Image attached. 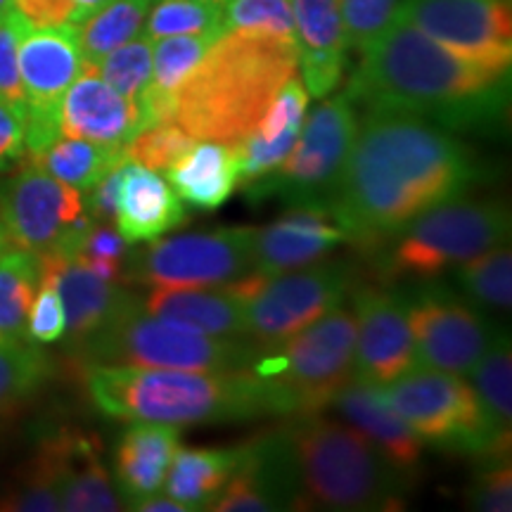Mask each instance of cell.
<instances>
[{"label": "cell", "instance_id": "cell-25", "mask_svg": "<svg viewBox=\"0 0 512 512\" xmlns=\"http://www.w3.org/2000/svg\"><path fill=\"white\" fill-rule=\"evenodd\" d=\"M332 406H337L344 420L358 434H363L382 453L384 460L396 467L401 475H408V472L420 465L425 441L384 401L380 387L349 380L339 389Z\"/></svg>", "mask_w": 512, "mask_h": 512}, {"label": "cell", "instance_id": "cell-4", "mask_svg": "<svg viewBox=\"0 0 512 512\" xmlns=\"http://www.w3.org/2000/svg\"><path fill=\"white\" fill-rule=\"evenodd\" d=\"M88 396L100 413L128 422L188 427L266 415V396L247 366L238 370H171L83 366Z\"/></svg>", "mask_w": 512, "mask_h": 512}, {"label": "cell", "instance_id": "cell-14", "mask_svg": "<svg viewBox=\"0 0 512 512\" xmlns=\"http://www.w3.org/2000/svg\"><path fill=\"white\" fill-rule=\"evenodd\" d=\"M408 325L418 366L460 377L477 368L501 332L475 304L444 287H427L408 297Z\"/></svg>", "mask_w": 512, "mask_h": 512}, {"label": "cell", "instance_id": "cell-17", "mask_svg": "<svg viewBox=\"0 0 512 512\" xmlns=\"http://www.w3.org/2000/svg\"><path fill=\"white\" fill-rule=\"evenodd\" d=\"M351 302L356 316L354 380L384 387L418 368L408 325V297L366 285L351 290Z\"/></svg>", "mask_w": 512, "mask_h": 512}, {"label": "cell", "instance_id": "cell-23", "mask_svg": "<svg viewBox=\"0 0 512 512\" xmlns=\"http://www.w3.org/2000/svg\"><path fill=\"white\" fill-rule=\"evenodd\" d=\"M140 131L138 112L86 62L60 102V136L124 147Z\"/></svg>", "mask_w": 512, "mask_h": 512}, {"label": "cell", "instance_id": "cell-3", "mask_svg": "<svg viewBox=\"0 0 512 512\" xmlns=\"http://www.w3.org/2000/svg\"><path fill=\"white\" fill-rule=\"evenodd\" d=\"M297 72L299 50L292 38L223 31L178 86L174 121L190 138L238 143L259 126Z\"/></svg>", "mask_w": 512, "mask_h": 512}, {"label": "cell", "instance_id": "cell-32", "mask_svg": "<svg viewBox=\"0 0 512 512\" xmlns=\"http://www.w3.org/2000/svg\"><path fill=\"white\" fill-rule=\"evenodd\" d=\"M31 162L46 169L57 181L88 192L98 185L110 171L126 162L124 147L100 145L93 140L60 136L46 150L31 157Z\"/></svg>", "mask_w": 512, "mask_h": 512}, {"label": "cell", "instance_id": "cell-31", "mask_svg": "<svg viewBox=\"0 0 512 512\" xmlns=\"http://www.w3.org/2000/svg\"><path fill=\"white\" fill-rule=\"evenodd\" d=\"M479 411H482L484 432L489 439V460H498L510 453V420H512V349L510 337L498 332L491 349L472 370Z\"/></svg>", "mask_w": 512, "mask_h": 512}, {"label": "cell", "instance_id": "cell-29", "mask_svg": "<svg viewBox=\"0 0 512 512\" xmlns=\"http://www.w3.org/2000/svg\"><path fill=\"white\" fill-rule=\"evenodd\" d=\"M166 181L185 204L214 211L226 204L238 188V162L233 143L192 145L181 162L166 171Z\"/></svg>", "mask_w": 512, "mask_h": 512}, {"label": "cell", "instance_id": "cell-40", "mask_svg": "<svg viewBox=\"0 0 512 512\" xmlns=\"http://www.w3.org/2000/svg\"><path fill=\"white\" fill-rule=\"evenodd\" d=\"M195 145L188 133L176 121H162L150 128H143L124 145L126 162L140 164L150 171H169L181 162Z\"/></svg>", "mask_w": 512, "mask_h": 512}, {"label": "cell", "instance_id": "cell-53", "mask_svg": "<svg viewBox=\"0 0 512 512\" xmlns=\"http://www.w3.org/2000/svg\"><path fill=\"white\" fill-rule=\"evenodd\" d=\"M219 3H226V0H219Z\"/></svg>", "mask_w": 512, "mask_h": 512}, {"label": "cell", "instance_id": "cell-48", "mask_svg": "<svg viewBox=\"0 0 512 512\" xmlns=\"http://www.w3.org/2000/svg\"><path fill=\"white\" fill-rule=\"evenodd\" d=\"M124 254H126V240L121 238L119 230L110 226V223H95L91 233L83 238L79 252L74 256H81V259L124 261Z\"/></svg>", "mask_w": 512, "mask_h": 512}, {"label": "cell", "instance_id": "cell-43", "mask_svg": "<svg viewBox=\"0 0 512 512\" xmlns=\"http://www.w3.org/2000/svg\"><path fill=\"white\" fill-rule=\"evenodd\" d=\"M401 0H342V19L349 48L361 50L389 27Z\"/></svg>", "mask_w": 512, "mask_h": 512}, {"label": "cell", "instance_id": "cell-9", "mask_svg": "<svg viewBox=\"0 0 512 512\" xmlns=\"http://www.w3.org/2000/svg\"><path fill=\"white\" fill-rule=\"evenodd\" d=\"M226 290L245 304L254 347L268 349L342 306L354 290V273L344 264L304 266L278 275L249 271Z\"/></svg>", "mask_w": 512, "mask_h": 512}, {"label": "cell", "instance_id": "cell-46", "mask_svg": "<svg viewBox=\"0 0 512 512\" xmlns=\"http://www.w3.org/2000/svg\"><path fill=\"white\" fill-rule=\"evenodd\" d=\"M10 5L34 29L79 27L83 22L74 0H10Z\"/></svg>", "mask_w": 512, "mask_h": 512}, {"label": "cell", "instance_id": "cell-38", "mask_svg": "<svg viewBox=\"0 0 512 512\" xmlns=\"http://www.w3.org/2000/svg\"><path fill=\"white\" fill-rule=\"evenodd\" d=\"M95 69L121 98L136 107L152 83V41L147 36L133 38L95 62Z\"/></svg>", "mask_w": 512, "mask_h": 512}, {"label": "cell", "instance_id": "cell-2", "mask_svg": "<svg viewBox=\"0 0 512 512\" xmlns=\"http://www.w3.org/2000/svg\"><path fill=\"white\" fill-rule=\"evenodd\" d=\"M358 55L351 102L415 114L448 131L498 121L508 105L510 72L441 46L403 19L394 17Z\"/></svg>", "mask_w": 512, "mask_h": 512}, {"label": "cell", "instance_id": "cell-13", "mask_svg": "<svg viewBox=\"0 0 512 512\" xmlns=\"http://www.w3.org/2000/svg\"><path fill=\"white\" fill-rule=\"evenodd\" d=\"M256 228H221L211 233L152 240L133 254L131 278L150 287H219L254 268Z\"/></svg>", "mask_w": 512, "mask_h": 512}, {"label": "cell", "instance_id": "cell-50", "mask_svg": "<svg viewBox=\"0 0 512 512\" xmlns=\"http://www.w3.org/2000/svg\"><path fill=\"white\" fill-rule=\"evenodd\" d=\"M131 510H138V512H188L185 510L183 503H178L176 498L171 496H147L143 501H136L128 505Z\"/></svg>", "mask_w": 512, "mask_h": 512}, {"label": "cell", "instance_id": "cell-21", "mask_svg": "<svg viewBox=\"0 0 512 512\" xmlns=\"http://www.w3.org/2000/svg\"><path fill=\"white\" fill-rule=\"evenodd\" d=\"M347 240V233L325 207H294L290 214L254 233V268L278 275L316 264Z\"/></svg>", "mask_w": 512, "mask_h": 512}, {"label": "cell", "instance_id": "cell-30", "mask_svg": "<svg viewBox=\"0 0 512 512\" xmlns=\"http://www.w3.org/2000/svg\"><path fill=\"white\" fill-rule=\"evenodd\" d=\"M240 446L183 448L178 446L164 479L166 496L176 498L188 512L211 510L228 479L238 470Z\"/></svg>", "mask_w": 512, "mask_h": 512}, {"label": "cell", "instance_id": "cell-16", "mask_svg": "<svg viewBox=\"0 0 512 512\" xmlns=\"http://www.w3.org/2000/svg\"><path fill=\"white\" fill-rule=\"evenodd\" d=\"M396 19L470 60L510 72V0H401Z\"/></svg>", "mask_w": 512, "mask_h": 512}, {"label": "cell", "instance_id": "cell-24", "mask_svg": "<svg viewBox=\"0 0 512 512\" xmlns=\"http://www.w3.org/2000/svg\"><path fill=\"white\" fill-rule=\"evenodd\" d=\"M309 102L311 95L299 76H292L280 88L259 126L247 138L233 143L235 162H238V185L247 188L283 164L292 145L297 143L304 117L309 112Z\"/></svg>", "mask_w": 512, "mask_h": 512}, {"label": "cell", "instance_id": "cell-41", "mask_svg": "<svg viewBox=\"0 0 512 512\" xmlns=\"http://www.w3.org/2000/svg\"><path fill=\"white\" fill-rule=\"evenodd\" d=\"M223 29L266 31V34L297 41L290 0H226L223 3Z\"/></svg>", "mask_w": 512, "mask_h": 512}, {"label": "cell", "instance_id": "cell-45", "mask_svg": "<svg viewBox=\"0 0 512 512\" xmlns=\"http://www.w3.org/2000/svg\"><path fill=\"white\" fill-rule=\"evenodd\" d=\"M467 501L475 510L510 512L512 510V470L508 458H498L472 479Z\"/></svg>", "mask_w": 512, "mask_h": 512}, {"label": "cell", "instance_id": "cell-52", "mask_svg": "<svg viewBox=\"0 0 512 512\" xmlns=\"http://www.w3.org/2000/svg\"><path fill=\"white\" fill-rule=\"evenodd\" d=\"M10 8V0H0V12L8 10Z\"/></svg>", "mask_w": 512, "mask_h": 512}, {"label": "cell", "instance_id": "cell-12", "mask_svg": "<svg viewBox=\"0 0 512 512\" xmlns=\"http://www.w3.org/2000/svg\"><path fill=\"white\" fill-rule=\"evenodd\" d=\"M380 394L422 441L489 460L475 389L460 375L418 366L384 384Z\"/></svg>", "mask_w": 512, "mask_h": 512}, {"label": "cell", "instance_id": "cell-18", "mask_svg": "<svg viewBox=\"0 0 512 512\" xmlns=\"http://www.w3.org/2000/svg\"><path fill=\"white\" fill-rule=\"evenodd\" d=\"M302 508V486L285 427L240 444V463L211 510L273 512Z\"/></svg>", "mask_w": 512, "mask_h": 512}, {"label": "cell", "instance_id": "cell-22", "mask_svg": "<svg viewBox=\"0 0 512 512\" xmlns=\"http://www.w3.org/2000/svg\"><path fill=\"white\" fill-rule=\"evenodd\" d=\"M290 5L306 91L313 98H328L347 69L342 0H290Z\"/></svg>", "mask_w": 512, "mask_h": 512}, {"label": "cell", "instance_id": "cell-33", "mask_svg": "<svg viewBox=\"0 0 512 512\" xmlns=\"http://www.w3.org/2000/svg\"><path fill=\"white\" fill-rule=\"evenodd\" d=\"M38 290V256L12 245L0 252V339H29L27 316Z\"/></svg>", "mask_w": 512, "mask_h": 512}, {"label": "cell", "instance_id": "cell-1", "mask_svg": "<svg viewBox=\"0 0 512 512\" xmlns=\"http://www.w3.org/2000/svg\"><path fill=\"white\" fill-rule=\"evenodd\" d=\"M479 164L444 126L368 107L330 202L337 226L366 252L477 183Z\"/></svg>", "mask_w": 512, "mask_h": 512}, {"label": "cell", "instance_id": "cell-11", "mask_svg": "<svg viewBox=\"0 0 512 512\" xmlns=\"http://www.w3.org/2000/svg\"><path fill=\"white\" fill-rule=\"evenodd\" d=\"M0 223L12 245L36 256H74L95 226L81 190L57 181L34 162L0 183Z\"/></svg>", "mask_w": 512, "mask_h": 512}, {"label": "cell", "instance_id": "cell-35", "mask_svg": "<svg viewBox=\"0 0 512 512\" xmlns=\"http://www.w3.org/2000/svg\"><path fill=\"white\" fill-rule=\"evenodd\" d=\"M50 356L31 339H0V415L15 411L46 384Z\"/></svg>", "mask_w": 512, "mask_h": 512}, {"label": "cell", "instance_id": "cell-8", "mask_svg": "<svg viewBox=\"0 0 512 512\" xmlns=\"http://www.w3.org/2000/svg\"><path fill=\"white\" fill-rule=\"evenodd\" d=\"M510 211L498 202L448 200L399 230L377 249L384 280L437 278L451 266L505 245Z\"/></svg>", "mask_w": 512, "mask_h": 512}, {"label": "cell", "instance_id": "cell-34", "mask_svg": "<svg viewBox=\"0 0 512 512\" xmlns=\"http://www.w3.org/2000/svg\"><path fill=\"white\" fill-rule=\"evenodd\" d=\"M155 0H110L79 24V43L86 62H100L114 48L140 36Z\"/></svg>", "mask_w": 512, "mask_h": 512}, {"label": "cell", "instance_id": "cell-19", "mask_svg": "<svg viewBox=\"0 0 512 512\" xmlns=\"http://www.w3.org/2000/svg\"><path fill=\"white\" fill-rule=\"evenodd\" d=\"M38 283L55 285L60 294L67 316L64 337L69 339L74 351L91 342L133 297L117 283L98 278L79 259L62 252L38 256Z\"/></svg>", "mask_w": 512, "mask_h": 512}, {"label": "cell", "instance_id": "cell-15", "mask_svg": "<svg viewBox=\"0 0 512 512\" xmlns=\"http://www.w3.org/2000/svg\"><path fill=\"white\" fill-rule=\"evenodd\" d=\"M27 98V152L36 157L60 138V102L86 67L76 27L24 29L17 48Z\"/></svg>", "mask_w": 512, "mask_h": 512}, {"label": "cell", "instance_id": "cell-36", "mask_svg": "<svg viewBox=\"0 0 512 512\" xmlns=\"http://www.w3.org/2000/svg\"><path fill=\"white\" fill-rule=\"evenodd\" d=\"M467 302L477 309L508 311L512 302V254L508 245L472 256L456 271Z\"/></svg>", "mask_w": 512, "mask_h": 512}, {"label": "cell", "instance_id": "cell-49", "mask_svg": "<svg viewBox=\"0 0 512 512\" xmlns=\"http://www.w3.org/2000/svg\"><path fill=\"white\" fill-rule=\"evenodd\" d=\"M124 164H119L117 169L110 171L102 181L95 185L91 197L86 200L88 214L93 216L95 223H114V211H117V197H119V185L124 178Z\"/></svg>", "mask_w": 512, "mask_h": 512}, {"label": "cell", "instance_id": "cell-28", "mask_svg": "<svg viewBox=\"0 0 512 512\" xmlns=\"http://www.w3.org/2000/svg\"><path fill=\"white\" fill-rule=\"evenodd\" d=\"M143 309L157 318L176 320L214 337H245L247 311L235 294L207 287H152Z\"/></svg>", "mask_w": 512, "mask_h": 512}, {"label": "cell", "instance_id": "cell-5", "mask_svg": "<svg viewBox=\"0 0 512 512\" xmlns=\"http://www.w3.org/2000/svg\"><path fill=\"white\" fill-rule=\"evenodd\" d=\"M285 432L299 467V510L368 512L401 508V472L351 425L320 418L316 413L292 418Z\"/></svg>", "mask_w": 512, "mask_h": 512}, {"label": "cell", "instance_id": "cell-42", "mask_svg": "<svg viewBox=\"0 0 512 512\" xmlns=\"http://www.w3.org/2000/svg\"><path fill=\"white\" fill-rule=\"evenodd\" d=\"M27 27L29 24L12 10V5L0 12V100L24 114H27V98L19 76L17 48Z\"/></svg>", "mask_w": 512, "mask_h": 512}, {"label": "cell", "instance_id": "cell-39", "mask_svg": "<svg viewBox=\"0 0 512 512\" xmlns=\"http://www.w3.org/2000/svg\"><path fill=\"white\" fill-rule=\"evenodd\" d=\"M0 510L5 512H57L62 510L60 484L53 460L46 448L36 446L27 467L15 482V486L0 498Z\"/></svg>", "mask_w": 512, "mask_h": 512}, {"label": "cell", "instance_id": "cell-44", "mask_svg": "<svg viewBox=\"0 0 512 512\" xmlns=\"http://www.w3.org/2000/svg\"><path fill=\"white\" fill-rule=\"evenodd\" d=\"M67 332V316L55 285L38 283V290L31 302L27 316V337L36 344L60 342Z\"/></svg>", "mask_w": 512, "mask_h": 512}, {"label": "cell", "instance_id": "cell-27", "mask_svg": "<svg viewBox=\"0 0 512 512\" xmlns=\"http://www.w3.org/2000/svg\"><path fill=\"white\" fill-rule=\"evenodd\" d=\"M178 448V427L164 422H133L121 434L114 453L117 491L128 503L164 489L166 472Z\"/></svg>", "mask_w": 512, "mask_h": 512}, {"label": "cell", "instance_id": "cell-20", "mask_svg": "<svg viewBox=\"0 0 512 512\" xmlns=\"http://www.w3.org/2000/svg\"><path fill=\"white\" fill-rule=\"evenodd\" d=\"M38 446L53 460L60 484L62 510L114 512L121 510V496L110 472L102 465L100 441L76 427H57L43 434Z\"/></svg>", "mask_w": 512, "mask_h": 512}, {"label": "cell", "instance_id": "cell-26", "mask_svg": "<svg viewBox=\"0 0 512 512\" xmlns=\"http://www.w3.org/2000/svg\"><path fill=\"white\" fill-rule=\"evenodd\" d=\"M185 219L188 214L183 200L169 183L145 166L126 162L114 211V228L126 245L162 238L169 230L183 226Z\"/></svg>", "mask_w": 512, "mask_h": 512}, {"label": "cell", "instance_id": "cell-7", "mask_svg": "<svg viewBox=\"0 0 512 512\" xmlns=\"http://www.w3.org/2000/svg\"><path fill=\"white\" fill-rule=\"evenodd\" d=\"M76 356L83 366L110 363L171 370H238L249 366L254 347L152 316L138 297H131Z\"/></svg>", "mask_w": 512, "mask_h": 512}, {"label": "cell", "instance_id": "cell-10", "mask_svg": "<svg viewBox=\"0 0 512 512\" xmlns=\"http://www.w3.org/2000/svg\"><path fill=\"white\" fill-rule=\"evenodd\" d=\"M358 119L347 93L323 100L306 112L302 131L278 169L247 185L254 200L280 197L292 207L330 209L347 166Z\"/></svg>", "mask_w": 512, "mask_h": 512}, {"label": "cell", "instance_id": "cell-6", "mask_svg": "<svg viewBox=\"0 0 512 512\" xmlns=\"http://www.w3.org/2000/svg\"><path fill=\"white\" fill-rule=\"evenodd\" d=\"M354 347V311L337 306L278 347H254L247 368L264 387L268 413L306 418L332 406L354 380Z\"/></svg>", "mask_w": 512, "mask_h": 512}, {"label": "cell", "instance_id": "cell-47", "mask_svg": "<svg viewBox=\"0 0 512 512\" xmlns=\"http://www.w3.org/2000/svg\"><path fill=\"white\" fill-rule=\"evenodd\" d=\"M27 155V114L0 100V171Z\"/></svg>", "mask_w": 512, "mask_h": 512}, {"label": "cell", "instance_id": "cell-51", "mask_svg": "<svg viewBox=\"0 0 512 512\" xmlns=\"http://www.w3.org/2000/svg\"><path fill=\"white\" fill-rule=\"evenodd\" d=\"M76 5H79V12H81V19H88L93 15V12H98L102 5H107L110 0H74Z\"/></svg>", "mask_w": 512, "mask_h": 512}, {"label": "cell", "instance_id": "cell-37", "mask_svg": "<svg viewBox=\"0 0 512 512\" xmlns=\"http://www.w3.org/2000/svg\"><path fill=\"white\" fill-rule=\"evenodd\" d=\"M223 3L219 0H157L145 19L150 41L166 36L223 34Z\"/></svg>", "mask_w": 512, "mask_h": 512}]
</instances>
